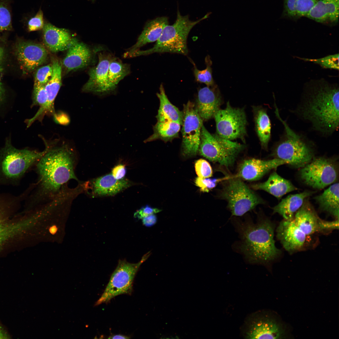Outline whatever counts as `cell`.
<instances>
[{"label":"cell","mask_w":339,"mask_h":339,"mask_svg":"<svg viewBox=\"0 0 339 339\" xmlns=\"http://www.w3.org/2000/svg\"><path fill=\"white\" fill-rule=\"evenodd\" d=\"M42 138L46 152L37 162L39 189L36 193L38 196L35 197L40 195L56 197L61 193L60 188L68 181L78 180L74 172L75 152L65 141Z\"/></svg>","instance_id":"cell-1"},{"label":"cell","mask_w":339,"mask_h":339,"mask_svg":"<svg viewBox=\"0 0 339 339\" xmlns=\"http://www.w3.org/2000/svg\"><path fill=\"white\" fill-rule=\"evenodd\" d=\"M301 106L303 117L316 130L331 134L339 127V88L324 79L307 83Z\"/></svg>","instance_id":"cell-2"},{"label":"cell","mask_w":339,"mask_h":339,"mask_svg":"<svg viewBox=\"0 0 339 339\" xmlns=\"http://www.w3.org/2000/svg\"><path fill=\"white\" fill-rule=\"evenodd\" d=\"M234 223L240 240L239 251L251 264L266 265L276 258L280 251L274 240V227L268 219L259 217L251 220H236Z\"/></svg>","instance_id":"cell-3"},{"label":"cell","mask_w":339,"mask_h":339,"mask_svg":"<svg viewBox=\"0 0 339 339\" xmlns=\"http://www.w3.org/2000/svg\"><path fill=\"white\" fill-rule=\"evenodd\" d=\"M211 13H207L203 17L196 21L191 20L188 15L182 16L179 11L175 22L167 25L153 46L147 50H138L129 55L130 57L146 55L154 53H170L184 55L188 53L187 45L189 32L196 24L207 18Z\"/></svg>","instance_id":"cell-4"},{"label":"cell","mask_w":339,"mask_h":339,"mask_svg":"<svg viewBox=\"0 0 339 339\" xmlns=\"http://www.w3.org/2000/svg\"><path fill=\"white\" fill-rule=\"evenodd\" d=\"M40 152L28 148L18 149L8 139L0 150V184L17 186L25 173L42 156Z\"/></svg>","instance_id":"cell-5"},{"label":"cell","mask_w":339,"mask_h":339,"mask_svg":"<svg viewBox=\"0 0 339 339\" xmlns=\"http://www.w3.org/2000/svg\"><path fill=\"white\" fill-rule=\"evenodd\" d=\"M245 145L211 134L202 125L198 151L201 155L210 161L228 168L233 166Z\"/></svg>","instance_id":"cell-6"},{"label":"cell","mask_w":339,"mask_h":339,"mask_svg":"<svg viewBox=\"0 0 339 339\" xmlns=\"http://www.w3.org/2000/svg\"><path fill=\"white\" fill-rule=\"evenodd\" d=\"M284 126L285 134L273 152L275 158L286 161L287 164L296 168H302L314 158L311 147L304 138L295 133L276 113Z\"/></svg>","instance_id":"cell-7"},{"label":"cell","mask_w":339,"mask_h":339,"mask_svg":"<svg viewBox=\"0 0 339 339\" xmlns=\"http://www.w3.org/2000/svg\"><path fill=\"white\" fill-rule=\"evenodd\" d=\"M220 196L228 203L232 216H240L264 203L263 200L244 182L234 176L224 180Z\"/></svg>","instance_id":"cell-8"},{"label":"cell","mask_w":339,"mask_h":339,"mask_svg":"<svg viewBox=\"0 0 339 339\" xmlns=\"http://www.w3.org/2000/svg\"><path fill=\"white\" fill-rule=\"evenodd\" d=\"M150 255V252L146 253L139 261L136 263H129L125 259L120 260L104 292L95 303V306L108 303L120 295H130L133 290L135 277L141 264Z\"/></svg>","instance_id":"cell-9"},{"label":"cell","mask_w":339,"mask_h":339,"mask_svg":"<svg viewBox=\"0 0 339 339\" xmlns=\"http://www.w3.org/2000/svg\"><path fill=\"white\" fill-rule=\"evenodd\" d=\"M243 336L246 339H283L288 331L286 326L273 314L260 311L248 317L242 329Z\"/></svg>","instance_id":"cell-10"},{"label":"cell","mask_w":339,"mask_h":339,"mask_svg":"<svg viewBox=\"0 0 339 339\" xmlns=\"http://www.w3.org/2000/svg\"><path fill=\"white\" fill-rule=\"evenodd\" d=\"M213 117L217 135L230 140L239 138L244 140L246 134L247 122L243 108H234L228 101L226 108L218 110Z\"/></svg>","instance_id":"cell-11"},{"label":"cell","mask_w":339,"mask_h":339,"mask_svg":"<svg viewBox=\"0 0 339 339\" xmlns=\"http://www.w3.org/2000/svg\"><path fill=\"white\" fill-rule=\"evenodd\" d=\"M300 177L304 183L314 188L322 189L335 182L338 177L336 163L324 157L313 158L301 168Z\"/></svg>","instance_id":"cell-12"},{"label":"cell","mask_w":339,"mask_h":339,"mask_svg":"<svg viewBox=\"0 0 339 339\" xmlns=\"http://www.w3.org/2000/svg\"><path fill=\"white\" fill-rule=\"evenodd\" d=\"M182 112V152L186 156H194L198 151L203 121L199 115L195 105L190 101L184 105Z\"/></svg>","instance_id":"cell-13"},{"label":"cell","mask_w":339,"mask_h":339,"mask_svg":"<svg viewBox=\"0 0 339 339\" xmlns=\"http://www.w3.org/2000/svg\"><path fill=\"white\" fill-rule=\"evenodd\" d=\"M293 220L297 226L307 236L317 232L331 231L336 226L334 221H326L320 218L306 199L295 214Z\"/></svg>","instance_id":"cell-14"},{"label":"cell","mask_w":339,"mask_h":339,"mask_svg":"<svg viewBox=\"0 0 339 339\" xmlns=\"http://www.w3.org/2000/svg\"><path fill=\"white\" fill-rule=\"evenodd\" d=\"M98 57V64L90 69L89 79L83 86L82 91L101 96L111 92L109 84L108 73L112 57L108 54L100 53Z\"/></svg>","instance_id":"cell-15"},{"label":"cell","mask_w":339,"mask_h":339,"mask_svg":"<svg viewBox=\"0 0 339 339\" xmlns=\"http://www.w3.org/2000/svg\"><path fill=\"white\" fill-rule=\"evenodd\" d=\"M18 60L25 73L33 71L44 63L48 57V52L41 44L28 41L20 42L16 47Z\"/></svg>","instance_id":"cell-16"},{"label":"cell","mask_w":339,"mask_h":339,"mask_svg":"<svg viewBox=\"0 0 339 339\" xmlns=\"http://www.w3.org/2000/svg\"><path fill=\"white\" fill-rule=\"evenodd\" d=\"M20 202L18 195L0 193V250L5 241L20 234L26 226L27 223L24 221L8 223L4 222L3 219V216L9 210Z\"/></svg>","instance_id":"cell-17"},{"label":"cell","mask_w":339,"mask_h":339,"mask_svg":"<svg viewBox=\"0 0 339 339\" xmlns=\"http://www.w3.org/2000/svg\"><path fill=\"white\" fill-rule=\"evenodd\" d=\"M287 162L277 158L268 160L251 159L243 161L239 166L236 177L250 181L261 178L271 170L276 169Z\"/></svg>","instance_id":"cell-18"},{"label":"cell","mask_w":339,"mask_h":339,"mask_svg":"<svg viewBox=\"0 0 339 339\" xmlns=\"http://www.w3.org/2000/svg\"><path fill=\"white\" fill-rule=\"evenodd\" d=\"M307 236L296 225L293 218L281 221L277 229V239L284 249L290 252L301 250Z\"/></svg>","instance_id":"cell-19"},{"label":"cell","mask_w":339,"mask_h":339,"mask_svg":"<svg viewBox=\"0 0 339 339\" xmlns=\"http://www.w3.org/2000/svg\"><path fill=\"white\" fill-rule=\"evenodd\" d=\"M221 103V96L217 86H207L198 91L195 107L202 121H206L214 117L220 109Z\"/></svg>","instance_id":"cell-20"},{"label":"cell","mask_w":339,"mask_h":339,"mask_svg":"<svg viewBox=\"0 0 339 339\" xmlns=\"http://www.w3.org/2000/svg\"><path fill=\"white\" fill-rule=\"evenodd\" d=\"M43 40L47 48L53 53L67 50L77 40L67 30L57 27L49 23L45 24Z\"/></svg>","instance_id":"cell-21"},{"label":"cell","mask_w":339,"mask_h":339,"mask_svg":"<svg viewBox=\"0 0 339 339\" xmlns=\"http://www.w3.org/2000/svg\"><path fill=\"white\" fill-rule=\"evenodd\" d=\"M339 4V0H318L305 17L319 23L336 24Z\"/></svg>","instance_id":"cell-22"},{"label":"cell","mask_w":339,"mask_h":339,"mask_svg":"<svg viewBox=\"0 0 339 339\" xmlns=\"http://www.w3.org/2000/svg\"><path fill=\"white\" fill-rule=\"evenodd\" d=\"M168 24V18L164 16L158 17L148 23L135 44L124 53V57L139 50L140 47L147 43L156 41Z\"/></svg>","instance_id":"cell-23"},{"label":"cell","mask_w":339,"mask_h":339,"mask_svg":"<svg viewBox=\"0 0 339 339\" xmlns=\"http://www.w3.org/2000/svg\"><path fill=\"white\" fill-rule=\"evenodd\" d=\"M91 57V51L88 46L77 40L67 49L63 64L67 71L76 70L87 66Z\"/></svg>","instance_id":"cell-24"},{"label":"cell","mask_w":339,"mask_h":339,"mask_svg":"<svg viewBox=\"0 0 339 339\" xmlns=\"http://www.w3.org/2000/svg\"><path fill=\"white\" fill-rule=\"evenodd\" d=\"M252 188L255 190L265 191L280 199L288 193L297 190L289 180L273 172L265 181L251 185Z\"/></svg>","instance_id":"cell-25"},{"label":"cell","mask_w":339,"mask_h":339,"mask_svg":"<svg viewBox=\"0 0 339 339\" xmlns=\"http://www.w3.org/2000/svg\"><path fill=\"white\" fill-rule=\"evenodd\" d=\"M52 76L45 86L47 100L45 104L41 107L44 113L49 115L55 112V100L62 85V65L57 60L54 59L52 60Z\"/></svg>","instance_id":"cell-26"},{"label":"cell","mask_w":339,"mask_h":339,"mask_svg":"<svg viewBox=\"0 0 339 339\" xmlns=\"http://www.w3.org/2000/svg\"><path fill=\"white\" fill-rule=\"evenodd\" d=\"M130 185L128 180L117 179L111 174H110L94 180L92 183V191L93 194L96 196H112Z\"/></svg>","instance_id":"cell-27"},{"label":"cell","mask_w":339,"mask_h":339,"mask_svg":"<svg viewBox=\"0 0 339 339\" xmlns=\"http://www.w3.org/2000/svg\"><path fill=\"white\" fill-rule=\"evenodd\" d=\"M313 193V192L305 191L300 193L289 195L272 208L273 213H278L284 219H292L306 198Z\"/></svg>","instance_id":"cell-28"},{"label":"cell","mask_w":339,"mask_h":339,"mask_svg":"<svg viewBox=\"0 0 339 339\" xmlns=\"http://www.w3.org/2000/svg\"><path fill=\"white\" fill-rule=\"evenodd\" d=\"M157 96L160 102L158 114L156 116L158 121H172L182 126L183 112L170 102L166 94L162 84L160 85L159 92L157 94Z\"/></svg>","instance_id":"cell-29"},{"label":"cell","mask_w":339,"mask_h":339,"mask_svg":"<svg viewBox=\"0 0 339 339\" xmlns=\"http://www.w3.org/2000/svg\"><path fill=\"white\" fill-rule=\"evenodd\" d=\"M338 183L331 186L320 195L315 197L320 208L339 219V201Z\"/></svg>","instance_id":"cell-30"},{"label":"cell","mask_w":339,"mask_h":339,"mask_svg":"<svg viewBox=\"0 0 339 339\" xmlns=\"http://www.w3.org/2000/svg\"><path fill=\"white\" fill-rule=\"evenodd\" d=\"M256 131L261 146L267 148L271 135V124L266 110L261 107H253Z\"/></svg>","instance_id":"cell-31"},{"label":"cell","mask_w":339,"mask_h":339,"mask_svg":"<svg viewBox=\"0 0 339 339\" xmlns=\"http://www.w3.org/2000/svg\"><path fill=\"white\" fill-rule=\"evenodd\" d=\"M180 125L172 121H158L153 126V133L144 142L147 143L157 139H160L165 142L171 141L178 137Z\"/></svg>","instance_id":"cell-32"},{"label":"cell","mask_w":339,"mask_h":339,"mask_svg":"<svg viewBox=\"0 0 339 339\" xmlns=\"http://www.w3.org/2000/svg\"><path fill=\"white\" fill-rule=\"evenodd\" d=\"M318 0H283V15L296 19L306 16Z\"/></svg>","instance_id":"cell-33"},{"label":"cell","mask_w":339,"mask_h":339,"mask_svg":"<svg viewBox=\"0 0 339 339\" xmlns=\"http://www.w3.org/2000/svg\"><path fill=\"white\" fill-rule=\"evenodd\" d=\"M130 72L128 64L122 63L116 58L112 57L109 66L108 78L111 92L116 89L119 82Z\"/></svg>","instance_id":"cell-34"},{"label":"cell","mask_w":339,"mask_h":339,"mask_svg":"<svg viewBox=\"0 0 339 339\" xmlns=\"http://www.w3.org/2000/svg\"><path fill=\"white\" fill-rule=\"evenodd\" d=\"M206 68L203 70L197 69L194 64V74L196 80L198 82L203 83L207 86L212 87L214 85V83L212 76L211 66L212 62L209 56H207L205 59Z\"/></svg>","instance_id":"cell-35"},{"label":"cell","mask_w":339,"mask_h":339,"mask_svg":"<svg viewBox=\"0 0 339 339\" xmlns=\"http://www.w3.org/2000/svg\"><path fill=\"white\" fill-rule=\"evenodd\" d=\"M338 53L330 55L319 59H309L301 58V59L307 61L312 62L318 64L322 67L339 70Z\"/></svg>","instance_id":"cell-36"},{"label":"cell","mask_w":339,"mask_h":339,"mask_svg":"<svg viewBox=\"0 0 339 339\" xmlns=\"http://www.w3.org/2000/svg\"><path fill=\"white\" fill-rule=\"evenodd\" d=\"M11 28V16L8 6L5 1L0 0V31Z\"/></svg>","instance_id":"cell-37"},{"label":"cell","mask_w":339,"mask_h":339,"mask_svg":"<svg viewBox=\"0 0 339 339\" xmlns=\"http://www.w3.org/2000/svg\"><path fill=\"white\" fill-rule=\"evenodd\" d=\"M52 74V64L40 67L37 70L35 74L34 85L45 86L51 78Z\"/></svg>","instance_id":"cell-38"},{"label":"cell","mask_w":339,"mask_h":339,"mask_svg":"<svg viewBox=\"0 0 339 339\" xmlns=\"http://www.w3.org/2000/svg\"><path fill=\"white\" fill-rule=\"evenodd\" d=\"M31 106H42L47 100V94L45 86L34 85Z\"/></svg>","instance_id":"cell-39"},{"label":"cell","mask_w":339,"mask_h":339,"mask_svg":"<svg viewBox=\"0 0 339 339\" xmlns=\"http://www.w3.org/2000/svg\"><path fill=\"white\" fill-rule=\"evenodd\" d=\"M195 167L196 174L199 177L206 178L212 175V167L209 163L204 159L197 160L195 162Z\"/></svg>","instance_id":"cell-40"},{"label":"cell","mask_w":339,"mask_h":339,"mask_svg":"<svg viewBox=\"0 0 339 339\" xmlns=\"http://www.w3.org/2000/svg\"><path fill=\"white\" fill-rule=\"evenodd\" d=\"M226 178L221 179L202 178L197 177L195 180L196 185L200 188L201 191L203 192H208L211 189L214 188L219 181L224 180Z\"/></svg>","instance_id":"cell-41"},{"label":"cell","mask_w":339,"mask_h":339,"mask_svg":"<svg viewBox=\"0 0 339 339\" xmlns=\"http://www.w3.org/2000/svg\"><path fill=\"white\" fill-rule=\"evenodd\" d=\"M44 25L43 13L40 8L35 15L28 21V30L30 32L38 30L43 29Z\"/></svg>","instance_id":"cell-42"},{"label":"cell","mask_w":339,"mask_h":339,"mask_svg":"<svg viewBox=\"0 0 339 339\" xmlns=\"http://www.w3.org/2000/svg\"><path fill=\"white\" fill-rule=\"evenodd\" d=\"M161 211L160 209L152 207L148 205L143 207L137 210L134 213V217L138 219H142L150 215L158 213Z\"/></svg>","instance_id":"cell-43"},{"label":"cell","mask_w":339,"mask_h":339,"mask_svg":"<svg viewBox=\"0 0 339 339\" xmlns=\"http://www.w3.org/2000/svg\"><path fill=\"white\" fill-rule=\"evenodd\" d=\"M126 172L124 165L120 164L115 166L112 170L111 174L113 176L118 180L123 179Z\"/></svg>","instance_id":"cell-44"},{"label":"cell","mask_w":339,"mask_h":339,"mask_svg":"<svg viewBox=\"0 0 339 339\" xmlns=\"http://www.w3.org/2000/svg\"><path fill=\"white\" fill-rule=\"evenodd\" d=\"M142 219L143 225L148 227L153 225L157 221V217L154 214L146 217Z\"/></svg>","instance_id":"cell-45"},{"label":"cell","mask_w":339,"mask_h":339,"mask_svg":"<svg viewBox=\"0 0 339 339\" xmlns=\"http://www.w3.org/2000/svg\"><path fill=\"white\" fill-rule=\"evenodd\" d=\"M109 339H129L130 338V337L128 336L120 335H112L109 336L108 338Z\"/></svg>","instance_id":"cell-46"},{"label":"cell","mask_w":339,"mask_h":339,"mask_svg":"<svg viewBox=\"0 0 339 339\" xmlns=\"http://www.w3.org/2000/svg\"><path fill=\"white\" fill-rule=\"evenodd\" d=\"M4 98V91L0 82V102L3 101Z\"/></svg>","instance_id":"cell-47"},{"label":"cell","mask_w":339,"mask_h":339,"mask_svg":"<svg viewBox=\"0 0 339 339\" xmlns=\"http://www.w3.org/2000/svg\"><path fill=\"white\" fill-rule=\"evenodd\" d=\"M8 336L4 331L3 328L0 326V339L8 338Z\"/></svg>","instance_id":"cell-48"},{"label":"cell","mask_w":339,"mask_h":339,"mask_svg":"<svg viewBox=\"0 0 339 339\" xmlns=\"http://www.w3.org/2000/svg\"><path fill=\"white\" fill-rule=\"evenodd\" d=\"M3 49L0 47V72H1L2 70V62L3 56Z\"/></svg>","instance_id":"cell-49"}]
</instances>
